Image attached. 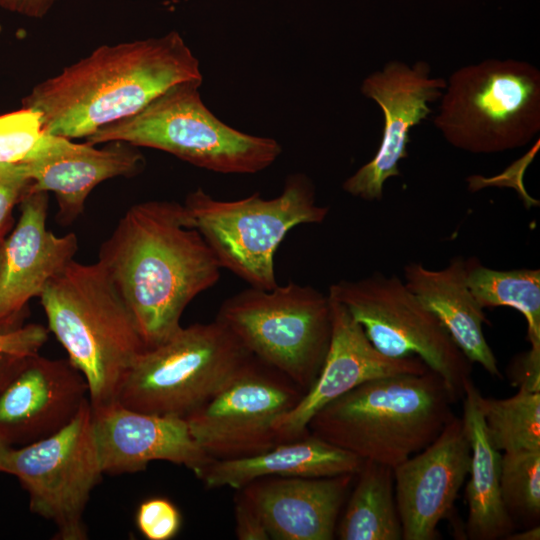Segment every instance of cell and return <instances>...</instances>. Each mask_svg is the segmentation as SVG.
I'll use <instances>...</instances> for the list:
<instances>
[{"instance_id":"cell-1","label":"cell","mask_w":540,"mask_h":540,"mask_svg":"<svg viewBox=\"0 0 540 540\" xmlns=\"http://www.w3.org/2000/svg\"><path fill=\"white\" fill-rule=\"evenodd\" d=\"M98 261L130 310L146 349L170 338L188 304L213 287L221 266L183 204L131 206L101 245Z\"/></svg>"},{"instance_id":"cell-2","label":"cell","mask_w":540,"mask_h":540,"mask_svg":"<svg viewBox=\"0 0 540 540\" xmlns=\"http://www.w3.org/2000/svg\"><path fill=\"white\" fill-rule=\"evenodd\" d=\"M187 81H202L199 60L181 35L171 31L98 47L34 86L22 107L40 112L46 133L87 138Z\"/></svg>"},{"instance_id":"cell-3","label":"cell","mask_w":540,"mask_h":540,"mask_svg":"<svg viewBox=\"0 0 540 540\" xmlns=\"http://www.w3.org/2000/svg\"><path fill=\"white\" fill-rule=\"evenodd\" d=\"M457 400L432 370L373 379L319 410L307 430L364 460L391 468L432 443Z\"/></svg>"},{"instance_id":"cell-4","label":"cell","mask_w":540,"mask_h":540,"mask_svg":"<svg viewBox=\"0 0 540 540\" xmlns=\"http://www.w3.org/2000/svg\"><path fill=\"white\" fill-rule=\"evenodd\" d=\"M51 331L83 375L92 408L115 401L121 382L146 349L135 320L97 261H70L39 296Z\"/></svg>"},{"instance_id":"cell-5","label":"cell","mask_w":540,"mask_h":540,"mask_svg":"<svg viewBox=\"0 0 540 540\" xmlns=\"http://www.w3.org/2000/svg\"><path fill=\"white\" fill-rule=\"evenodd\" d=\"M201 83L170 87L138 113L99 129L86 142L154 148L222 174H255L271 166L282 153L279 142L219 120L202 101Z\"/></svg>"},{"instance_id":"cell-6","label":"cell","mask_w":540,"mask_h":540,"mask_svg":"<svg viewBox=\"0 0 540 540\" xmlns=\"http://www.w3.org/2000/svg\"><path fill=\"white\" fill-rule=\"evenodd\" d=\"M183 205L221 268L263 290L278 285L274 256L288 232L301 224H320L329 214V207L316 203L312 180L300 172L289 174L281 194L271 199L255 193L218 200L197 188Z\"/></svg>"},{"instance_id":"cell-7","label":"cell","mask_w":540,"mask_h":540,"mask_svg":"<svg viewBox=\"0 0 540 540\" xmlns=\"http://www.w3.org/2000/svg\"><path fill=\"white\" fill-rule=\"evenodd\" d=\"M434 125L453 147L490 154L527 145L540 132V71L527 61L485 59L446 81Z\"/></svg>"},{"instance_id":"cell-8","label":"cell","mask_w":540,"mask_h":540,"mask_svg":"<svg viewBox=\"0 0 540 540\" xmlns=\"http://www.w3.org/2000/svg\"><path fill=\"white\" fill-rule=\"evenodd\" d=\"M252 356L216 319L181 326L166 341L137 357L115 401L136 411L186 418L220 391Z\"/></svg>"},{"instance_id":"cell-9","label":"cell","mask_w":540,"mask_h":540,"mask_svg":"<svg viewBox=\"0 0 540 540\" xmlns=\"http://www.w3.org/2000/svg\"><path fill=\"white\" fill-rule=\"evenodd\" d=\"M216 320L304 392L316 380L331 339L328 293L293 281L271 290L249 287L227 298Z\"/></svg>"},{"instance_id":"cell-10","label":"cell","mask_w":540,"mask_h":540,"mask_svg":"<svg viewBox=\"0 0 540 540\" xmlns=\"http://www.w3.org/2000/svg\"><path fill=\"white\" fill-rule=\"evenodd\" d=\"M328 294L361 325L372 345L392 358L416 356L440 375L456 400L472 379V362L437 317L396 275L375 272L358 280H340Z\"/></svg>"},{"instance_id":"cell-11","label":"cell","mask_w":540,"mask_h":540,"mask_svg":"<svg viewBox=\"0 0 540 540\" xmlns=\"http://www.w3.org/2000/svg\"><path fill=\"white\" fill-rule=\"evenodd\" d=\"M0 472L17 477L29 495L30 510L54 523L56 539H87L84 511L104 474L89 399L57 432L20 448L9 447Z\"/></svg>"},{"instance_id":"cell-12","label":"cell","mask_w":540,"mask_h":540,"mask_svg":"<svg viewBox=\"0 0 540 540\" xmlns=\"http://www.w3.org/2000/svg\"><path fill=\"white\" fill-rule=\"evenodd\" d=\"M304 391L252 356L211 399L185 419L197 445L212 459L263 453L278 444L274 422Z\"/></svg>"},{"instance_id":"cell-13","label":"cell","mask_w":540,"mask_h":540,"mask_svg":"<svg viewBox=\"0 0 540 540\" xmlns=\"http://www.w3.org/2000/svg\"><path fill=\"white\" fill-rule=\"evenodd\" d=\"M446 85L445 79L431 75L424 60L412 65L390 60L363 79L361 93L378 104L384 126L374 157L343 182L346 193L365 201L382 199L385 182L401 175L399 163L409 155L411 128L428 118L429 104L441 98Z\"/></svg>"},{"instance_id":"cell-14","label":"cell","mask_w":540,"mask_h":540,"mask_svg":"<svg viewBox=\"0 0 540 540\" xmlns=\"http://www.w3.org/2000/svg\"><path fill=\"white\" fill-rule=\"evenodd\" d=\"M329 298L332 330L324 363L295 406L274 422L278 443L308 434V423L319 410L364 382L429 370L416 356L392 358L379 352L346 307L331 295Z\"/></svg>"},{"instance_id":"cell-15","label":"cell","mask_w":540,"mask_h":540,"mask_svg":"<svg viewBox=\"0 0 540 540\" xmlns=\"http://www.w3.org/2000/svg\"><path fill=\"white\" fill-rule=\"evenodd\" d=\"M470 465V444L461 418L454 416L438 437L395 468L394 490L402 540H436Z\"/></svg>"},{"instance_id":"cell-16","label":"cell","mask_w":540,"mask_h":540,"mask_svg":"<svg viewBox=\"0 0 540 540\" xmlns=\"http://www.w3.org/2000/svg\"><path fill=\"white\" fill-rule=\"evenodd\" d=\"M48 192L28 191L20 217L5 237L0 255V333L21 327L29 301L39 297L49 280L78 250L74 233L57 236L46 227Z\"/></svg>"},{"instance_id":"cell-17","label":"cell","mask_w":540,"mask_h":540,"mask_svg":"<svg viewBox=\"0 0 540 540\" xmlns=\"http://www.w3.org/2000/svg\"><path fill=\"white\" fill-rule=\"evenodd\" d=\"M92 424L103 473H135L162 460L183 465L198 478L214 460L197 445L183 417L136 411L113 401L92 408Z\"/></svg>"},{"instance_id":"cell-18","label":"cell","mask_w":540,"mask_h":540,"mask_svg":"<svg viewBox=\"0 0 540 540\" xmlns=\"http://www.w3.org/2000/svg\"><path fill=\"white\" fill-rule=\"evenodd\" d=\"M89 399L83 375L68 359H24L0 391V436L26 445L66 426Z\"/></svg>"},{"instance_id":"cell-19","label":"cell","mask_w":540,"mask_h":540,"mask_svg":"<svg viewBox=\"0 0 540 540\" xmlns=\"http://www.w3.org/2000/svg\"><path fill=\"white\" fill-rule=\"evenodd\" d=\"M46 133L21 162L32 183L30 191L53 192L58 203V221L70 224L84 210L90 192L101 182L132 176L144 166L137 147L125 142H108L97 149L85 143Z\"/></svg>"},{"instance_id":"cell-20","label":"cell","mask_w":540,"mask_h":540,"mask_svg":"<svg viewBox=\"0 0 540 540\" xmlns=\"http://www.w3.org/2000/svg\"><path fill=\"white\" fill-rule=\"evenodd\" d=\"M355 476L263 477L239 490L261 515L270 539L332 540Z\"/></svg>"},{"instance_id":"cell-21","label":"cell","mask_w":540,"mask_h":540,"mask_svg":"<svg viewBox=\"0 0 540 540\" xmlns=\"http://www.w3.org/2000/svg\"><path fill=\"white\" fill-rule=\"evenodd\" d=\"M403 276L406 287L437 317L468 360L501 379L483 332L489 321L467 284L466 259L455 256L440 270L411 262L404 266Z\"/></svg>"},{"instance_id":"cell-22","label":"cell","mask_w":540,"mask_h":540,"mask_svg":"<svg viewBox=\"0 0 540 540\" xmlns=\"http://www.w3.org/2000/svg\"><path fill=\"white\" fill-rule=\"evenodd\" d=\"M365 460L311 433L252 456L214 459L198 477L208 489H241L263 477H332L357 474Z\"/></svg>"},{"instance_id":"cell-23","label":"cell","mask_w":540,"mask_h":540,"mask_svg":"<svg viewBox=\"0 0 540 540\" xmlns=\"http://www.w3.org/2000/svg\"><path fill=\"white\" fill-rule=\"evenodd\" d=\"M472 379L464 386L462 423L470 444V465L465 490L468 506L466 535L470 540L505 539L516 525L501 498V453L487 435L476 403Z\"/></svg>"},{"instance_id":"cell-24","label":"cell","mask_w":540,"mask_h":540,"mask_svg":"<svg viewBox=\"0 0 540 540\" xmlns=\"http://www.w3.org/2000/svg\"><path fill=\"white\" fill-rule=\"evenodd\" d=\"M356 476L335 536L340 540H402L393 468L365 460Z\"/></svg>"},{"instance_id":"cell-25","label":"cell","mask_w":540,"mask_h":540,"mask_svg":"<svg viewBox=\"0 0 540 540\" xmlns=\"http://www.w3.org/2000/svg\"><path fill=\"white\" fill-rule=\"evenodd\" d=\"M467 284L484 308L511 307L527 323L530 348L540 351V270H496L485 267L475 257L466 259Z\"/></svg>"},{"instance_id":"cell-26","label":"cell","mask_w":540,"mask_h":540,"mask_svg":"<svg viewBox=\"0 0 540 540\" xmlns=\"http://www.w3.org/2000/svg\"><path fill=\"white\" fill-rule=\"evenodd\" d=\"M475 397L487 435L497 450H540V392L519 390L512 397L496 399L477 390Z\"/></svg>"},{"instance_id":"cell-27","label":"cell","mask_w":540,"mask_h":540,"mask_svg":"<svg viewBox=\"0 0 540 540\" xmlns=\"http://www.w3.org/2000/svg\"><path fill=\"white\" fill-rule=\"evenodd\" d=\"M500 492L512 520L537 525L540 518V450L501 455Z\"/></svg>"},{"instance_id":"cell-28","label":"cell","mask_w":540,"mask_h":540,"mask_svg":"<svg viewBox=\"0 0 540 540\" xmlns=\"http://www.w3.org/2000/svg\"><path fill=\"white\" fill-rule=\"evenodd\" d=\"M44 134L39 111L22 107L0 115V163L23 162Z\"/></svg>"},{"instance_id":"cell-29","label":"cell","mask_w":540,"mask_h":540,"mask_svg":"<svg viewBox=\"0 0 540 540\" xmlns=\"http://www.w3.org/2000/svg\"><path fill=\"white\" fill-rule=\"evenodd\" d=\"M178 508L167 498L152 497L143 501L136 513V525L148 540H170L181 528Z\"/></svg>"},{"instance_id":"cell-30","label":"cell","mask_w":540,"mask_h":540,"mask_svg":"<svg viewBox=\"0 0 540 540\" xmlns=\"http://www.w3.org/2000/svg\"><path fill=\"white\" fill-rule=\"evenodd\" d=\"M31 183L22 163H0V235H6L11 228L12 210Z\"/></svg>"},{"instance_id":"cell-31","label":"cell","mask_w":540,"mask_h":540,"mask_svg":"<svg viewBox=\"0 0 540 540\" xmlns=\"http://www.w3.org/2000/svg\"><path fill=\"white\" fill-rule=\"evenodd\" d=\"M48 339V329L39 324L21 326L15 330L0 333V351L27 357L38 354Z\"/></svg>"},{"instance_id":"cell-32","label":"cell","mask_w":540,"mask_h":540,"mask_svg":"<svg viewBox=\"0 0 540 540\" xmlns=\"http://www.w3.org/2000/svg\"><path fill=\"white\" fill-rule=\"evenodd\" d=\"M507 376L511 385L521 391L540 392V351L529 348L514 357Z\"/></svg>"},{"instance_id":"cell-33","label":"cell","mask_w":540,"mask_h":540,"mask_svg":"<svg viewBox=\"0 0 540 540\" xmlns=\"http://www.w3.org/2000/svg\"><path fill=\"white\" fill-rule=\"evenodd\" d=\"M235 522V533L239 540L270 539L261 515L241 492L236 497Z\"/></svg>"},{"instance_id":"cell-34","label":"cell","mask_w":540,"mask_h":540,"mask_svg":"<svg viewBox=\"0 0 540 540\" xmlns=\"http://www.w3.org/2000/svg\"><path fill=\"white\" fill-rule=\"evenodd\" d=\"M57 0H0V8L25 17L43 18Z\"/></svg>"},{"instance_id":"cell-35","label":"cell","mask_w":540,"mask_h":540,"mask_svg":"<svg viewBox=\"0 0 540 540\" xmlns=\"http://www.w3.org/2000/svg\"><path fill=\"white\" fill-rule=\"evenodd\" d=\"M25 358L0 351V391L19 369Z\"/></svg>"},{"instance_id":"cell-36","label":"cell","mask_w":540,"mask_h":540,"mask_svg":"<svg viewBox=\"0 0 540 540\" xmlns=\"http://www.w3.org/2000/svg\"><path fill=\"white\" fill-rule=\"evenodd\" d=\"M540 539V527L539 525L529 526L522 531L511 532L505 537L504 540H539Z\"/></svg>"},{"instance_id":"cell-37","label":"cell","mask_w":540,"mask_h":540,"mask_svg":"<svg viewBox=\"0 0 540 540\" xmlns=\"http://www.w3.org/2000/svg\"><path fill=\"white\" fill-rule=\"evenodd\" d=\"M11 447L9 446L5 440L0 436V464H1V459L3 457V455L5 454V452L7 451V449Z\"/></svg>"},{"instance_id":"cell-38","label":"cell","mask_w":540,"mask_h":540,"mask_svg":"<svg viewBox=\"0 0 540 540\" xmlns=\"http://www.w3.org/2000/svg\"><path fill=\"white\" fill-rule=\"evenodd\" d=\"M5 237H6V235H0V255H1V250H2V246H3V242L5 240Z\"/></svg>"}]
</instances>
